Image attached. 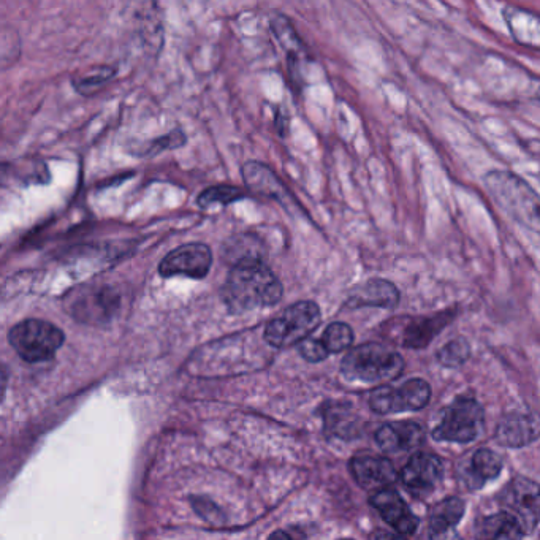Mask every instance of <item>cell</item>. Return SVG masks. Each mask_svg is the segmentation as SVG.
Returning a JSON list of instances; mask_svg holds the SVG:
<instances>
[{
  "mask_svg": "<svg viewBox=\"0 0 540 540\" xmlns=\"http://www.w3.org/2000/svg\"><path fill=\"white\" fill-rule=\"evenodd\" d=\"M464 512H466V504H464L463 499L457 498V496L442 499L431 510V536L436 537L449 533L450 529L455 528L463 520Z\"/></svg>",
  "mask_w": 540,
  "mask_h": 540,
  "instance_id": "19",
  "label": "cell"
},
{
  "mask_svg": "<svg viewBox=\"0 0 540 540\" xmlns=\"http://www.w3.org/2000/svg\"><path fill=\"white\" fill-rule=\"evenodd\" d=\"M118 69L113 65L94 67L84 77L72 78V86L80 96L91 97L102 91L110 81L115 80Z\"/></svg>",
  "mask_w": 540,
  "mask_h": 540,
  "instance_id": "23",
  "label": "cell"
},
{
  "mask_svg": "<svg viewBox=\"0 0 540 540\" xmlns=\"http://www.w3.org/2000/svg\"><path fill=\"white\" fill-rule=\"evenodd\" d=\"M320 320V309L314 301H300L271 320L265 338L270 346L286 349L308 338L319 327Z\"/></svg>",
  "mask_w": 540,
  "mask_h": 540,
  "instance_id": "5",
  "label": "cell"
},
{
  "mask_svg": "<svg viewBox=\"0 0 540 540\" xmlns=\"http://www.w3.org/2000/svg\"><path fill=\"white\" fill-rule=\"evenodd\" d=\"M213 265L211 249L202 243L179 246L165 257L159 265V273L164 278L186 276L191 279H203Z\"/></svg>",
  "mask_w": 540,
  "mask_h": 540,
  "instance_id": "10",
  "label": "cell"
},
{
  "mask_svg": "<svg viewBox=\"0 0 540 540\" xmlns=\"http://www.w3.org/2000/svg\"><path fill=\"white\" fill-rule=\"evenodd\" d=\"M444 477V463L433 453H415L401 471V482L419 499L433 495Z\"/></svg>",
  "mask_w": 540,
  "mask_h": 540,
  "instance_id": "9",
  "label": "cell"
},
{
  "mask_svg": "<svg viewBox=\"0 0 540 540\" xmlns=\"http://www.w3.org/2000/svg\"><path fill=\"white\" fill-rule=\"evenodd\" d=\"M485 426V411L474 398H458L453 401L441 422L433 430V438L441 442H472L479 438Z\"/></svg>",
  "mask_w": 540,
  "mask_h": 540,
  "instance_id": "6",
  "label": "cell"
},
{
  "mask_svg": "<svg viewBox=\"0 0 540 540\" xmlns=\"http://www.w3.org/2000/svg\"><path fill=\"white\" fill-rule=\"evenodd\" d=\"M222 298L232 312L270 308L281 300L282 284L260 257H248L233 265Z\"/></svg>",
  "mask_w": 540,
  "mask_h": 540,
  "instance_id": "1",
  "label": "cell"
},
{
  "mask_svg": "<svg viewBox=\"0 0 540 540\" xmlns=\"http://www.w3.org/2000/svg\"><path fill=\"white\" fill-rule=\"evenodd\" d=\"M400 303V292L395 284L384 279H373L363 286L358 287L347 301L350 308H365V306H374V308H395Z\"/></svg>",
  "mask_w": 540,
  "mask_h": 540,
  "instance_id": "18",
  "label": "cell"
},
{
  "mask_svg": "<svg viewBox=\"0 0 540 540\" xmlns=\"http://www.w3.org/2000/svg\"><path fill=\"white\" fill-rule=\"evenodd\" d=\"M241 173H243L246 186L257 192V194L278 200L284 206L293 203V197L287 191V187L282 184L278 176L274 175L273 170L268 165L257 162V160H251V162H246L243 165Z\"/></svg>",
  "mask_w": 540,
  "mask_h": 540,
  "instance_id": "16",
  "label": "cell"
},
{
  "mask_svg": "<svg viewBox=\"0 0 540 540\" xmlns=\"http://www.w3.org/2000/svg\"><path fill=\"white\" fill-rule=\"evenodd\" d=\"M491 197L515 221L540 233V197L514 173L491 172L485 176Z\"/></svg>",
  "mask_w": 540,
  "mask_h": 540,
  "instance_id": "2",
  "label": "cell"
},
{
  "mask_svg": "<svg viewBox=\"0 0 540 540\" xmlns=\"http://www.w3.org/2000/svg\"><path fill=\"white\" fill-rule=\"evenodd\" d=\"M327 347H325L324 341L314 338L303 339L300 343V355L311 363H319L328 357Z\"/></svg>",
  "mask_w": 540,
  "mask_h": 540,
  "instance_id": "27",
  "label": "cell"
},
{
  "mask_svg": "<svg viewBox=\"0 0 540 540\" xmlns=\"http://www.w3.org/2000/svg\"><path fill=\"white\" fill-rule=\"evenodd\" d=\"M457 316L452 309L438 312L430 317H415L406 325L403 331V346L409 349H425L430 346L436 336Z\"/></svg>",
  "mask_w": 540,
  "mask_h": 540,
  "instance_id": "17",
  "label": "cell"
},
{
  "mask_svg": "<svg viewBox=\"0 0 540 540\" xmlns=\"http://www.w3.org/2000/svg\"><path fill=\"white\" fill-rule=\"evenodd\" d=\"M425 441V428L420 423L404 420L382 425L376 431V442L384 452H409Z\"/></svg>",
  "mask_w": 540,
  "mask_h": 540,
  "instance_id": "14",
  "label": "cell"
},
{
  "mask_svg": "<svg viewBox=\"0 0 540 540\" xmlns=\"http://www.w3.org/2000/svg\"><path fill=\"white\" fill-rule=\"evenodd\" d=\"M431 400V387L423 379H411L401 387H379L369 396V407L376 414L420 411Z\"/></svg>",
  "mask_w": 540,
  "mask_h": 540,
  "instance_id": "8",
  "label": "cell"
},
{
  "mask_svg": "<svg viewBox=\"0 0 540 540\" xmlns=\"http://www.w3.org/2000/svg\"><path fill=\"white\" fill-rule=\"evenodd\" d=\"M246 198V192L241 187L230 184L208 187L198 195L197 203L200 208H213V206H225Z\"/></svg>",
  "mask_w": 540,
  "mask_h": 540,
  "instance_id": "24",
  "label": "cell"
},
{
  "mask_svg": "<svg viewBox=\"0 0 540 540\" xmlns=\"http://www.w3.org/2000/svg\"><path fill=\"white\" fill-rule=\"evenodd\" d=\"M499 506L514 515L523 533H533L540 523V485L526 477H515L499 495Z\"/></svg>",
  "mask_w": 540,
  "mask_h": 540,
  "instance_id": "7",
  "label": "cell"
},
{
  "mask_svg": "<svg viewBox=\"0 0 540 540\" xmlns=\"http://www.w3.org/2000/svg\"><path fill=\"white\" fill-rule=\"evenodd\" d=\"M350 472L355 482L365 490H384L398 482V472L387 458L360 455L350 460Z\"/></svg>",
  "mask_w": 540,
  "mask_h": 540,
  "instance_id": "12",
  "label": "cell"
},
{
  "mask_svg": "<svg viewBox=\"0 0 540 540\" xmlns=\"http://www.w3.org/2000/svg\"><path fill=\"white\" fill-rule=\"evenodd\" d=\"M369 502L400 536H412L419 528V518L395 490L384 488L376 491Z\"/></svg>",
  "mask_w": 540,
  "mask_h": 540,
  "instance_id": "11",
  "label": "cell"
},
{
  "mask_svg": "<svg viewBox=\"0 0 540 540\" xmlns=\"http://www.w3.org/2000/svg\"><path fill=\"white\" fill-rule=\"evenodd\" d=\"M404 358L398 352L379 343H366L350 350L344 357L341 371L352 381H392L403 373Z\"/></svg>",
  "mask_w": 540,
  "mask_h": 540,
  "instance_id": "3",
  "label": "cell"
},
{
  "mask_svg": "<svg viewBox=\"0 0 540 540\" xmlns=\"http://www.w3.org/2000/svg\"><path fill=\"white\" fill-rule=\"evenodd\" d=\"M471 357V346L464 338H457L445 344L441 350H439L438 362L445 368H458V366L464 365L466 360Z\"/></svg>",
  "mask_w": 540,
  "mask_h": 540,
  "instance_id": "26",
  "label": "cell"
},
{
  "mask_svg": "<svg viewBox=\"0 0 540 540\" xmlns=\"http://www.w3.org/2000/svg\"><path fill=\"white\" fill-rule=\"evenodd\" d=\"M322 341L330 354H339V352L349 349L354 343V331L343 322H335V324L328 325L324 336H322Z\"/></svg>",
  "mask_w": 540,
  "mask_h": 540,
  "instance_id": "25",
  "label": "cell"
},
{
  "mask_svg": "<svg viewBox=\"0 0 540 540\" xmlns=\"http://www.w3.org/2000/svg\"><path fill=\"white\" fill-rule=\"evenodd\" d=\"M502 471V460L490 449H479L472 455L468 476L472 488L483 487V483L496 479Z\"/></svg>",
  "mask_w": 540,
  "mask_h": 540,
  "instance_id": "21",
  "label": "cell"
},
{
  "mask_svg": "<svg viewBox=\"0 0 540 540\" xmlns=\"http://www.w3.org/2000/svg\"><path fill=\"white\" fill-rule=\"evenodd\" d=\"M496 442L502 447L520 449L540 438V415L514 412L504 417L496 428Z\"/></svg>",
  "mask_w": 540,
  "mask_h": 540,
  "instance_id": "13",
  "label": "cell"
},
{
  "mask_svg": "<svg viewBox=\"0 0 540 540\" xmlns=\"http://www.w3.org/2000/svg\"><path fill=\"white\" fill-rule=\"evenodd\" d=\"M477 536L483 539H521L526 534L523 533L520 523L514 515L507 510H501L498 514L483 518L477 525Z\"/></svg>",
  "mask_w": 540,
  "mask_h": 540,
  "instance_id": "20",
  "label": "cell"
},
{
  "mask_svg": "<svg viewBox=\"0 0 540 540\" xmlns=\"http://www.w3.org/2000/svg\"><path fill=\"white\" fill-rule=\"evenodd\" d=\"M271 32L274 39L278 40L281 50L286 54L287 64H289L290 80L297 83L301 77V69L306 62V48L298 37L295 27L290 23L289 18L276 13L271 16Z\"/></svg>",
  "mask_w": 540,
  "mask_h": 540,
  "instance_id": "15",
  "label": "cell"
},
{
  "mask_svg": "<svg viewBox=\"0 0 540 540\" xmlns=\"http://www.w3.org/2000/svg\"><path fill=\"white\" fill-rule=\"evenodd\" d=\"M187 145V135L183 129L170 130L168 134L160 135V137L148 140L138 148L130 149V153L138 157H153L165 153V151H173V149L183 148Z\"/></svg>",
  "mask_w": 540,
  "mask_h": 540,
  "instance_id": "22",
  "label": "cell"
},
{
  "mask_svg": "<svg viewBox=\"0 0 540 540\" xmlns=\"http://www.w3.org/2000/svg\"><path fill=\"white\" fill-rule=\"evenodd\" d=\"M537 99L540 100V86H539V89H537Z\"/></svg>",
  "mask_w": 540,
  "mask_h": 540,
  "instance_id": "28",
  "label": "cell"
},
{
  "mask_svg": "<svg viewBox=\"0 0 540 540\" xmlns=\"http://www.w3.org/2000/svg\"><path fill=\"white\" fill-rule=\"evenodd\" d=\"M16 354L27 363L48 362L64 344L65 336L56 325L45 320L27 319L8 333Z\"/></svg>",
  "mask_w": 540,
  "mask_h": 540,
  "instance_id": "4",
  "label": "cell"
}]
</instances>
